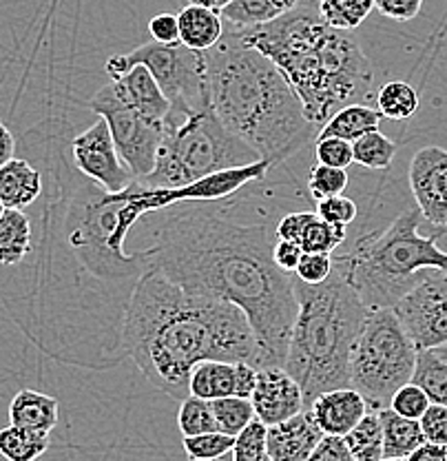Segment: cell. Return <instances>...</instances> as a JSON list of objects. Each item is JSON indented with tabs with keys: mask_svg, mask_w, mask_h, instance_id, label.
Returning <instances> with one entry per match:
<instances>
[{
	"mask_svg": "<svg viewBox=\"0 0 447 461\" xmlns=\"http://www.w3.org/2000/svg\"><path fill=\"white\" fill-rule=\"evenodd\" d=\"M275 229L242 224L218 213H182L156 230L144 249L147 268L197 295L230 302L248 317L257 368L283 366L297 317L295 276L273 262Z\"/></svg>",
	"mask_w": 447,
	"mask_h": 461,
	"instance_id": "6da1fadb",
	"label": "cell"
},
{
	"mask_svg": "<svg viewBox=\"0 0 447 461\" xmlns=\"http://www.w3.org/2000/svg\"><path fill=\"white\" fill-rule=\"evenodd\" d=\"M122 348L148 384L173 400L189 397L191 371L206 359L257 366V342L242 309L197 295L147 268L124 311Z\"/></svg>",
	"mask_w": 447,
	"mask_h": 461,
	"instance_id": "7a4b0ae2",
	"label": "cell"
},
{
	"mask_svg": "<svg viewBox=\"0 0 447 461\" xmlns=\"http://www.w3.org/2000/svg\"><path fill=\"white\" fill-rule=\"evenodd\" d=\"M237 32L282 71L312 127H324L341 107L372 100V62L348 32L330 27L317 9L297 5L266 25Z\"/></svg>",
	"mask_w": 447,
	"mask_h": 461,
	"instance_id": "3957f363",
	"label": "cell"
},
{
	"mask_svg": "<svg viewBox=\"0 0 447 461\" xmlns=\"http://www.w3.org/2000/svg\"><path fill=\"white\" fill-rule=\"evenodd\" d=\"M209 107L230 133L262 156L283 160L310 136L299 98L271 58L242 41L235 27L204 51Z\"/></svg>",
	"mask_w": 447,
	"mask_h": 461,
	"instance_id": "277c9868",
	"label": "cell"
},
{
	"mask_svg": "<svg viewBox=\"0 0 447 461\" xmlns=\"http://www.w3.org/2000/svg\"><path fill=\"white\" fill-rule=\"evenodd\" d=\"M292 288L297 317L283 368L299 384L308 408L321 393L350 386V357L370 309L336 267L324 285L295 277Z\"/></svg>",
	"mask_w": 447,
	"mask_h": 461,
	"instance_id": "5b68a950",
	"label": "cell"
},
{
	"mask_svg": "<svg viewBox=\"0 0 447 461\" xmlns=\"http://www.w3.org/2000/svg\"><path fill=\"white\" fill-rule=\"evenodd\" d=\"M419 209H406L386 230L363 235L348 256L335 259L336 271L368 309H394L425 268L447 273V251L439 249L443 230L419 235Z\"/></svg>",
	"mask_w": 447,
	"mask_h": 461,
	"instance_id": "8992f818",
	"label": "cell"
},
{
	"mask_svg": "<svg viewBox=\"0 0 447 461\" xmlns=\"http://www.w3.org/2000/svg\"><path fill=\"white\" fill-rule=\"evenodd\" d=\"M259 162L266 160L230 133L210 109L182 115V122H173L168 115L156 169L136 182L147 189H184L218 173L248 169Z\"/></svg>",
	"mask_w": 447,
	"mask_h": 461,
	"instance_id": "52a82bcc",
	"label": "cell"
},
{
	"mask_svg": "<svg viewBox=\"0 0 447 461\" xmlns=\"http://www.w3.org/2000/svg\"><path fill=\"white\" fill-rule=\"evenodd\" d=\"M131 189V186H129ZM107 194L98 185H85L83 195L76 200L67 220V235L74 253L86 271L103 280H124L147 271L144 253L127 256L122 251L124 238L131 230L138 213L131 191Z\"/></svg>",
	"mask_w": 447,
	"mask_h": 461,
	"instance_id": "ba28073f",
	"label": "cell"
},
{
	"mask_svg": "<svg viewBox=\"0 0 447 461\" xmlns=\"http://www.w3.org/2000/svg\"><path fill=\"white\" fill-rule=\"evenodd\" d=\"M416 355L419 350L392 309H370L350 357V388L370 411H383L394 393L415 377Z\"/></svg>",
	"mask_w": 447,
	"mask_h": 461,
	"instance_id": "9c48e42d",
	"label": "cell"
},
{
	"mask_svg": "<svg viewBox=\"0 0 447 461\" xmlns=\"http://www.w3.org/2000/svg\"><path fill=\"white\" fill-rule=\"evenodd\" d=\"M136 65L147 67L148 74L171 103L173 113L193 115L210 109L204 51H193L182 42L162 45V42L148 41L127 54L109 58L104 71L109 78L115 80Z\"/></svg>",
	"mask_w": 447,
	"mask_h": 461,
	"instance_id": "30bf717a",
	"label": "cell"
},
{
	"mask_svg": "<svg viewBox=\"0 0 447 461\" xmlns=\"http://www.w3.org/2000/svg\"><path fill=\"white\" fill-rule=\"evenodd\" d=\"M89 109L107 120L120 158L131 171L133 180H144L156 169L157 151L165 138L166 122H156L122 104L112 85L100 86L89 100Z\"/></svg>",
	"mask_w": 447,
	"mask_h": 461,
	"instance_id": "8fae6325",
	"label": "cell"
},
{
	"mask_svg": "<svg viewBox=\"0 0 447 461\" xmlns=\"http://www.w3.org/2000/svg\"><path fill=\"white\" fill-rule=\"evenodd\" d=\"M394 313L416 350L447 344V273L425 268L416 285L394 304Z\"/></svg>",
	"mask_w": 447,
	"mask_h": 461,
	"instance_id": "7c38bea8",
	"label": "cell"
},
{
	"mask_svg": "<svg viewBox=\"0 0 447 461\" xmlns=\"http://www.w3.org/2000/svg\"><path fill=\"white\" fill-rule=\"evenodd\" d=\"M71 156L76 169L107 194H120L136 182L115 149L107 120L100 115L86 131L74 138Z\"/></svg>",
	"mask_w": 447,
	"mask_h": 461,
	"instance_id": "4fadbf2b",
	"label": "cell"
},
{
	"mask_svg": "<svg viewBox=\"0 0 447 461\" xmlns=\"http://www.w3.org/2000/svg\"><path fill=\"white\" fill-rule=\"evenodd\" d=\"M412 195L423 218L436 229L447 227V149L423 147L412 156L410 171Z\"/></svg>",
	"mask_w": 447,
	"mask_h": 461,
	"instance_id": "5bb4252c",
	"label": "cell"
},
{
	"mask_svg": "<svg viewBox=\"0 0 447 461\" xmlns=\"http://www.w3.org/2000/svg\"><path fill=\"white\" fill-rule=\"evenodd\" d=\"M255 417L262 424L275 426L304 411L301 388L283 366L259 368L257 386L251 397Z\"/></svg>",
	"mask_w": 447,
	"mask_h": 461,
	"instance_id": "9a60e30c",
	"label": "cell"
},
{
	"mask_svg": "<svg viewBox=\"0 0 447 461\" xmlns=\"http://www.w3.org/2000/svg\"><path fill=\"white\" fill-rule=\"evenodd\" d=\"M306 411L310 412V417L324 435L345 437L363 420L370 408L363 397L348 386L321 393Z\"/></svg>",
	"mask_w": 447,
	"mask_h": 461,
	"instance_id": "2e32d148",
	"label": "cell"
},
{
	"mask_svg": "<svg viewBox=\"0 0 447 461\" xmlns=\"http://www.w3.org/2000/svg\"><path fill=\"white\" fill-rule=\"evenodd\" d=\"M324 432L315 424L310 412L301 411L291 420L268 426L266 446L273 461H308Z\"/></svg>",
	"mask_w": 447,
	"mask_h": 461,
	"instance_id": "e0dca14e",
	"label": "cell"
},
{
	"mask_svg": "<svg viewBox=\"0 0 447 461\" xmlns=\"http://www.w3.org/2000/svg\"><path fill=\"white\" fill-rule=\"evenodd\" d=\"M109 85H112L113 94L118 95L120 103L131 107L133 112L144 115V118L156 120V122H166L168 115L173 113L171 103L162 94V89L153 80V76L148 74L147 67H131L127 74L112 80Z\"/></svg>",
	"mask_w": 447,
	"mask_h": 461,
	"instance_id": "ac0fdd59",
	"label": "cell"
},
{
	"mask_svg": "<svg viewBox=\"0 0 447 461\" xmlns=\"http://www.w3.org/2000/svg\"><path fill=\"white\" fill-rule=\"evenodd\" d=\"M244 362H219V359H206L191 371L189 395L201 400H224V397H239L242 386Z\"/></svg>",
	"mask_w": 447,
	"mask_h": 461,
	"instance_id": "d6986e66",
	"label": "cell"
},
{
	"mask_svg": "<svg viewBox=\"0 0 447 461\" xmlns=\"http://www.w3.org/2000/svg\"><path fill=\"white\" fill-rule=\"evenodd\" d=\"M42 194V176L27 160L12 158L0 167V202L4 209L22 211Z\"/></svg>",
	"mask_w": 447,
	"mask_h": 461,
	"instance_id": "ffe728a7",
	"label": "cell"
},
{
	"mask_svg": "<svg viewBox=\"0 0 447 461\" xmlns=\"http://www.w3.org/2000/svg\"><path fill=\"white\" fill-rule=\"evenodd\" d=\"M58 408L60 403L56 397L33 388H22L9 403V424L49 435L58 426Z\"/></svg>",
	"mask_w": 447,
	"mask_h": 461,
	"instance_id": "44dd1931",
	"label": "cell"
},
{
	"mask_svg": "<svg viewBox=\"0 0 447 461\" xmlns=\"http://www.w3.org/2000/svg\"><path fill=\"white\" fill-rule=\"evenodd\" d=\"M177 23H180V42L193 51L213 50L224 36L222 16L197 5H186L177 14Z\"/></svg>",
	"mask_w": 447,
	"mask_h": 461,
	"instance_id": "7402d4cb",
	"label": "cell"
},
{
	"mask_svg": "<svg viewBox=\"0 0 447 461\" xmlns=\"http://www.w3.org/2000/svg\"><path fill=\"white\" fill-rule=\"evenodd\" d=\"M383 432V459H407L419 446L425 444L419 420H407L390 408L379 411Z\"/></svg>",
	"mask_w": 447,
	"mask_h": 461,
	"instance_id": "603a6c76",
	"label": "cell"
},
{
	"mask_svg": "<svg viewBox=\"0 0 447 461\" xmlns=\"http://www.w3.org/2000/svg\"><path fill=\"white\" fill-rule=\"evenodd\" d=\"M381 120V112L370 107V104H348V107H341L339 112L330 115L328 122L317 133V138H341L345 142H354L363 138L365 133L379 131Z\"/></svg>",
	"mask_w": 447,
	"mask_h": 461,
	"instance_id": "cb8c5ba5",
	"label": "cell"
},
{
	"mask_svg": "<svg viewBox=\"0 0 447 461\" xmlns=\"http://www.w3.org/2000/svg\"><path fill=\"white\" fill-rule=\"evenodd\" d=\"M297 5L299 0H233L222 12V18L230 27L251 29L275 21Z\"/></svg>",
	"mask_w": 447,
	"mask_h": 461,
	"instance_id": "d4e9b609",
	"label": "cell"
},
{
	"mask_svg": "<svg viewBox=\"0 0 447 461\" xmlns=\"http://www.w3.org/2000/svg\"><path fill=\"white\" fill-rule=\"evenodd\" d=\"M31 251V222L22 211L7 209L0 218V267H16Z\"/></svg>",
	"mask_w": 447,
	"mask_h": 461,
	"instance_id": "484cf974",
	"label": "cell"
},
{
	"mask_svg": "<svg viewBox=\"0 0 447 461\" xmlns=\"http://www.w3.org/2000/svg\"><path fill=\"white\" fill-rule=\"evenodd\" d=\"M51 439L45 432H36L21 426L0 429V455L7 461H36L49 450Z\"/></svg>",
	"mask_w": 447,
	"mask_h": 461,
	"instance_id": "4316f807",
	"label": "cell"
},
{
	"mask_svg": "<svg viewBox=\"0 0 447 461\" xmlns=\"http://www.w3.org/2000/svg\"><path fill=\"white\" fill-rule=\"evenodd\" d=\"M350 453L357 461L383 459V432L377 411H368L362 421L344 437Z\"/></svg>",
	"mask_w": 447,
	"mask_h": 461,
	"instance_id": "83f0119b",
	"label": "cell"
},
{
	"mask_svg": "<svg viewBox=\"0 0 447 461\" xmlns=\"http://www.w3.org/2000/svg\"><path fill=\"white\" fill-rule=\"evenodd\" d=\"M412 382L419 384L432 403L447 408V362L434 350H419Z\"/></svg>",
	"mask_w": 447,
	"mask_h": 461,
	"instance_id": "f1b7e54d",
	"label": "cell"
},
{
	"mask_svg": "<svg viewBox=\"0 0 447 461\" xmlns=\"http://www.w3.org/2000/svg\"><path fill=\"white\" fill-rule=\"evenodd\" d=\"M419 94L410 83L390 80L377 91V109L383 118L410 120L419 112Z\"/></svg>",
	"mask_w": 447,
	"mask_h": 461,
	"instance_id": "f546056e",
	"label": "cell"
},
{
	"mask_svg": "<svg viewBox=\"0 0 447 461\" xmlns=\"http://www.w3.org/2000/svg\"><path fill=\"white\" fill-rule=\"evenodd\" d=\"M372 9L374 0H319L317 3L319 16L339 32H353L363 25Z\"/></svg>",
	"mask_w": 447,
	"mask_h": 461,
	"instance_id": "4dcf8cb0",
	"label": "cell"
},
{
	"mask_svg": "<svg viewBox=\"0 0 447 461\" xmlns=\"http://www.w3.org/2000/svg\"><path fill=\"white\" fill-rule=\"evenodd\" d=\"M353 156L357 165L372 171H383L392 165L397 156V142L381 131H370L353 142Z\"/></svg>",
	"mask_w": 447,
	"mask_h": 461,
	"instance_id": "1f68e13d",
	"label": "cell"
},
{
	"mask_svg": "<svg viewBox=\"0 0 447 461\" xmlns=\"http://www.w3.org/2000/svg\"><path fill=\"white\" fill-rule=\"evenodd\" d=\"M177 426H180L182 437H195L219 430L218 421H215L213 403L195 395L182 400L180 412H177Z\"/></svg>",
	"mask_w": 447,
	"mask_h": 461,
	"instance_id": "d6a6232c",
	"label": "cell"
},
{
	"mask_svg": "<svg viewBox=\"0 0 447 461\" xmlns=\"http://www.w3.org/2000/svg\"><path fill=\"white\" fill-rule=\"evenodd\" d=\"M345 235H348V229L335 227V224L326 222L315 213V218L308 222L297 244L304 253H330L333 256L335 249H339L345 242Z\"/></svg>",
	"mask_w": 447,
	"mask_h": 461,
	"instance_id": "836d02e7",
	"label": "cell"
},
{
	"mask_svg": "<svg viewBox=\"0 0 447 461\" xmlns=\"http://www.w3.org/2000/svg\"><path fill=\"white\" fill-rule=\"evenodd\" d=\"M210 403H213L218 429L224 435L237 437L255 420L253 403L244 397H224V400H215Z\"/></svg>",
	"mask_w": 447,
	"mask_h": 461,
	"instance_id": "e575fe53",
	"label": "cell"
},
{
	"mask_svg": "<svg viewBox=\"0 0 447 461\" xmlns=\"http://www.w3.org/2000/svg\"><path fill=\"white\" fill-rule=\"evenodd\" d=\"M184 453L191 461H209L218 459L226 453H233L235 437L224 435V432H204V435L184 437Z\"/></svg>",
	"mask_w": 447,
	"mask_h": 461,
	"instance_id": "d590c367",
	"label": "cell"
},
{
	"mask_svg": "<svg viewBox=\"0 0 447 461\" xmlns=\"http://www.w3.org/2000/svg\"><path fill=\"white\" fill-rule=\"evenodd\" d=\"M268 426L255 417L237 437H235L233 457L235 461H273L266 446Z\"/></svg>",
	"mask_w": 447,
	"mask_h": 461,
	"instance_id": "8d00e7d4",
	"label": "cell"
},
{
	"mask_svg": "<svg viewBox=\"0 0 447 461\" xmlns=\"http://www.w3.org/2000/svg\"><path fill=\"white\" fill-rule=\"evenodd\" d=\"M348 189V171L335 169V167L317 165L308 173V191L315 200L330 198V195H344Z\"/></svg>",
	"mask_w": 447,
	"mask_h": 461,
	"instance_id": "74e56055",
	"label": "cell"
},
{
	"mask_svg": "<svg viewBox=\"0 0 447 461\" xmlns=\"http://www.w3.org/2000/svg\"><path fill=\"white\" fill-rule=\"evenodd\" d=\"M430 397L425 395V391H423L419 384L410 382L394 393L388 408L397 412V415L407 417V420H421L423 412L430 408Z\"/></svg>",
	"mask_w": 447,
	"mask_h": 461,
	"instance_id": "f35d334b",
	"label": "cell"
},
{
	"mask_svg": "<svg viewBox=\"0 0 447 461\" xmlns=\"http://www.w3.org/2000/svg\"><path fill=\"white\" fill-rule=\"evenodd\" d=\"M315 213L319 215L326 222L335 224V227H345L353 224L357 220L359 209L354 204V200H350L348 195H330V198L317 200Z\"/></svg>",
	"mask_w": 447,
	"mask_h": 461,
	"instance_id": "ab89813d",
	"label": "cell"
},
{
	"mask_svg": "<svg viewBox=\"0 0 447 461\" xmlns=\"http://www.w3.org/2000/svg\"><path fill=\"white\" fill-rule=\"evenodd\" d=\"M335 271V258L330 253H304L299 267L295 268V277L304 285H324Z\"/></svg>",
	"mask_w": 447,
	"mask_h": 461,
	"instance_id": "60d3db41",
	"label": "cell"
},
{
	"mask_svg": "<svg viewBox=\"0 0 447 461\" xmlns=\"http://www.w3.org/2000/svg\"><path fill=\"white\" fill-rule=\"evenodd\" d=\"M315 156L319 165L335 167V169H348L354 162L353 142H345L341 138H317Z\"/></svg>",
	"mask_w": 447,
	"mask_h": 461,
	"instance_id": "b9f144b4",
	"label": "cell"
},
{
	"mask_svg": "<svg viewBox=\"0 0 447 461\" xmlns=\"http://www.w3.org/2000/svg\"><path fill=\"white\" fill-rule=\"evenodd\" d=\"M419 424L427 444L447 446V408L445 406L430 403V408L423 412Z\"/></svg>",
	"mask_w": 447,
	"mask_h": 461,
	"instance_id": "7bdbcfd3",
	"label": "cell"
},
{
	"mask_svg": "<svg viewBox=\"0 0 447 461\" xmlns=\"http://www.w3.org/2000/svg\"><path fill=\"white\" fill-rule=\"evenodd\" d=\"M308 461H357V459L353 457V453H350L344 437L324 435L319 444H317V448L312 450L310 457H308Z\"/></svg>",
	"mask_w": 447,
	"mask_h": 461,
	"instance_id": "ee69618b",
	"label": "cell"
},
{
	"mask_svg": "<svg viewBox=\"0 0 447 461\" xmlns=\"http://www.w3.org/2000/svg\"><path fill=\"white\" fill-rule=\"evenodd\" d=\"M148 33L151 41L162 45H177L180 42V23L175 14H157L148 21Z\"/></svg>",
	"mask_w": 447,
	"mask_h": 461,
	"instance_id": "f6af8a7d",
	"label": "cell"
},
{
	"mask_svg": "<svg viewBox=\"0 0 447 461\" xmlns=\"http://www.w3.org/2000/svg\"><path fill=\"white\" fill-rule=\"evenodd\" d=\"M423 0H374V9L381 12V16L392 18L397 23H407L419 16Z\"/></svg>",
	"mask_w": 447,
	"mask_h": 461,
	"instance_id": "bcb514c9",
	"label": "cell"
},
{
	"mask_svg": "<svg viewBox=\"0 0 447 461\" xmlns=\"http://www.w3.org/2000/svg\"><path fill=\"white\" fill-rule=\"evenodd\" d=\"M304 256L299 244L291 242V240H275V247H273V262L277 264V268H282L283 273H291L295 276V268L299 267V259Z\"/></svg>",
	"mask_w": 447,
	"mask_h": 461,
	"instance_id": "7dc6e473",
	"label": "cell"
},
{
	"mask_svg": "<svg viewBox=\"0 0 447 461\" xmlns=\"http://www.w3.org/2000/svg\"><path fill=\"white\" fill-rule=\"evenodd\" d=\"M406 461H447V448L436 444H423Z\"/></svg>",
	"mask_w": 447,
	"mask_h": 461,
	"instance_id": "c3c4849f",
	"label": "cell"
},
{
	"mask_svg": "<svg viewBox=\"0 0 447 461\" xmlns=\"http://www.w3.org/2000/svg\"><path fill=\"white\" fill-rule=\"evenodd\" d=\"M13 151H16V140H13L12 131L7 129V124L0 120V167L7 165L13 158Z\"/></svg>",
	"mask_w": 447,
	"mask_h": 461,
	"instance_id": "681fc988",
	"label": "cell"
},
{
	"mask_svg": "<svg viewBox=\"0 0 447 461\" xmlns=\"http://www.w3.org/2000/svg\"><path fill=\"white\" fill-rule=\"evenodd\" d=\"M230 3H233V0H189V5H197V7L210 9V12L219 14V16H222V12L228 7Z\"/></svg>",
	"mask_w": 447,
	"mask_h": 461,
	"instance_id": "f907efd6",
	"label": "cell"
},
{
	"mask_svg": "<svg viewBox=\"0 0 447 461\" xmlns=\"http://www.w3.org/2000/svg\"><path fill=\"white\" fill-rule=\"evenodd\" d=\"M434 353H436V355H439V357H441V359H445V362H447V344H445V346H441V348H436V350H434Z\"/></svg>",
	"mask_w": 447,
	"mask_h": 461,
	"instance_id": "816d5d0a",
	"label": "cell"
},
{
	"mask_svg": "<svg viewBox=\"0 0 447 461\" xmlns=\"http://www.w3.org/2000/svg\"><path fill=\"white\" fill-rule=\"evenodd\" d=\"M209 461H235V457H233V453H226V455H222V457L209 459Z\"/></svg>",
	"mask_w": 447,
	"mask_h": 461,
	"instance_id": "f5cc1de1",
	"label": "cell"
},
{
	"mask_svg": "<svg viewBox=\"0 0 447 461\" xmlns=\"http://www.w3.org/2000/svg\"><path fill=\"white\" fill-rule=\"evenodd\" d=\"M4 211H7V209H4V204H3V202H0V218H3Z\"/></svg>",
	"mask_w": 447,
	"mask_h": 461,
	"instance_id": "db71d44e",
	"label": "cell"
},
{
	"mask_svg": "<svg viewBox=\"0 0 447 461\" xmlns=\"http://www.w3.org/2000/svg\"><path fill=\"white\" fill-rule=\"evenodd\" d=\"M381 461H406V459H381Z\"/></svg>",
	"mask_w": 447,
	"mask_h": 461,
	"instance_id": "11a10c76",
	"label": "cell"
},
{
	"mask_svg": "<svg viewBox=\"0 0 447 461\" xmlns=\"http://www.w3.org/2000/svg\"><path fill=\"white\" fill-rule=\"evenodd\" d=\"M445 448H447V446H445Z\"/></svg>",
	"mask_w": 447,
	"mask_h": 461,
	"instance_id": "9f6ffc18",
	"label": "cell"
}]
</instances>
